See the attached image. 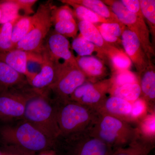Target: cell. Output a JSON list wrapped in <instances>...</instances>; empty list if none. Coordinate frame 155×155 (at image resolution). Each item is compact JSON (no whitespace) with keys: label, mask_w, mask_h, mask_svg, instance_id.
<instances>
[{"label":"cell","mask_w":155,"mask_h":155,"mask_svg":"<svg viewBox=\"0 0 155 155\" xmlns=\"http://www.w3.org/2000/svg\"><path fill=\"white\" fill-rule=\"evenodd\" d=\"M58 108V101L50 99L48 89L33 88L27 101L22 119L35 125L55 141L60 135Z\"/></svg>","instance_id":"1"},{"label":"cell","mask_w":155,"mask_h":155,"mask_svg":"<svg viewBox=\"0 0 155 155\" xmlns=\"http://www.w3.org/2000/svg\"><path fill=\"white\" fill-rule=\"evenodd\" d=\"M0 137L5 145L36 153L53 149L55 143L38 127L23 119L16 124L2 126Z\"/></svg>","instance_id":"2"},{"label":"cell","mask_w":155,"mask_h":155,"mask_svg":"<svg viewBox=\"0 0 155 155\" xmlns=\"http://www.w3.org/2000/svg\"><path fill=\"white\" fill-rule=\"evenodd\" d=\"M89 131L92 136L115 150L127 146L140 135L137 127L130 122L101 114Z\"/></svg>","instance_id":"3"},{"label":"cell","mask_w":155,"mask_h":155,"mask_svg":"<svg viewBox=\"0 0 155 155\" xmlns=\"http://www.w3.org/2000/svg\"><path fill=\"white\" fill-rule=\"evenodd\" d=\"M57 101V119L60 135H69L88 130L99 117V113L91 107L70 100Z\"/></svg>","instance_id":"4"},{"label":"cell","mask_w":155,"mask_h":155,"mask_svg":"<svg viewBox=\"0 0 155 155\" xmlns=\"http://www.w3.org/2000/svg\"><path fill=\"white\" fill-rule=\"evenodd\" d=\"M89 130L59 135L53 150L58 155H112L116 150L92 136Z\"/></svg>","instance_id":"5"},{"label":"cell","mask_w":155,"mask_h":155,"mask_svg":"<svg viewBox=\"0 0 155 155\" xmlns=\"http://www.w3.org/2000/svg\"><path fill=\"white\" fill-rule=\"evenodd\" d=\"M109 7L123 25L137 37L143 51L150 61L155 56L153 46L150 40V32L144 17L131 13L120 1H102Z\"/></svg>","instance_id":"6"},{"label":"cell","mask_w":155,"mask_h":155,"mask_svg":"<svg viewBox=\"0 0 155 155\" xmlns=\"http://www.w3.org/2000/svg\"><path fill=\"white\" fill-rule=\"evenodd\" d=\"M53 7L50 1L40 5L35 12L36 20L33 28L17 44L15 49L41 54L45 38L49 33L53 24L51 11Z\"/></svg>","instance_id":"7"},{"label":"cell","mask_w":155,"mask_h":155,"mask_svg":"<svg viewBox=\"0 0 155 155\" xmlns=\"http://www.w3.org/2000/svg\"><path fill=\"white\" fill-rule=\"evenodd\" d=\"M55 63V78L47 88L54 94L56 100L65 101L69 100L78 87L87 81V78L79 67L65 63Z\"/></svg>","instance_id":"8"},{"label":"cell","mask_w":155,"mask_h":155,"mask_svg":"<svg viewBox=\"0 0 155 155\" xmlns=\"http://www.w3.org/2000/svg\"><path fill=\"white\" fill-rule=\"evenodd\" d=\"M33 88L28 84L0 93V120L22 119Z\"/></svg>","instance_id":"9"},{"label":"cell","mask_w":155,"mask_h":155,"mask_svg":"<svg viewBox=\"0 0 155 155\" xmlns=\"http://www.w3.org/2000/svg\"><path fill=\"white\" fill-rule=\"evenodd\" d=\"M113 84V76L95 82L87 81L75 90L69 100L95 108L107 97Z\"/></svg>","instance_id":"10"},{"label":"cell","mask_w":155,"mask_h":155,"mask_svg":"<svg viewBox=\"0 0 155 155\" xmlns=\"http://www.w3.org/2000/svg\"><path fill=\"white\" fill-rule=\"evenodd\" d=\"M121 40L125 54L140 74L145 69L151 61L147 57L137 37L127 28L122 33Z\"/></svg>","instance_id":"11"},{"label":"cell","mask_w":155,"mask_h":155,"mask_svg":"<svg viewBox=\"0 0 155 155\" xmlns=\"http://www.w3.org/2000/svg\"><path fill=\"white\" fill-rule=\"evenodd\" d=\"M47 48L50 55L55 62L63 63L78 67L75 57L70 50V44L68 40L54 30L49 35L47 39Z\"/></svg>","instance_id":"12"},{"label":"cell","mask_w":155,"mask_h":155,"mask_svg":"<svg viewBox=\"0 0 155 155\" xmlns=\"http://www.w3.org/2000/svg\"><path fill=\"white\" fill-rule=\"evenodd\" d=\"M94 109L100 114L133 122L131 116L132 104L121 98L112 95L106 97Z\"/></svg>","instance_id":"13"},{"label":"cell","mask_w":155,"mask_h":155,"mask_svg":"<svg viewBox=\"0 0 155 155\" xmlns=\"http://www.w3.org/2000/svg\"><path fill=\"white\" fill-rule=\"evenodd\" d=\"M41 54L43 58L41 69L28 84L37 89L44 90L49 87L54 81L56 63L50 55L45 45H44Z\"/></svg>","instance_id":"14"},{"label":"cell","mask_w":155,"mask_h":155,"mask_svg":"<svg viewBox=\"0 0 155 155\" xmlns=\"http://www.w3.org/2000/svg\"><path fill=\"white\" fill-rule=\"evenodd\" d=\"M138 80L141 88L140 98L145 102L148 112L155 113V70L151 61L145 69L140 73Z\"/></svg>","instance_id":"15"},{"label":"cell","mask_w":155,"mask_h":155,"mask_svg":"<svg viewBox=\"0 0 155 155\" xmlns=\"http://www.w3.org/2000/svg\"><path fill=\"white\" fill-rule=\"evenodd\" d=\"M35 53L14 49L8 51H0V61L5 63L17 72L25 76L28 83L34 77L28 72L27 62Z\"/></svg>","instance_id":"16"},{"label":"cell","mask_w":155,"mask_h":155,"mask_svg":"<svg viewBox=\"0 0 155 155\" xmlns=\"http://www.w3.org/2000/svg\"><path fill=\"white\" fill-rule=\"evenodd\" d=\"M78 67L83 72L89 82L102 80L107 75V67L103 60L93 56L75 57Z\"/></svg>","instance_id":"17"},{"label":"cell","mask_w":155,"mask_h":155,"mask_svg":"<svg viewBox=\"0 0 155 155\" xmlns=\"http://www.w3.org/2000/svg\"><path fill=\"white\" fill-rule=\"evenodd\" d=\"M78 26L80 32V35L96 46L97 47L99 48L108 60V56L116 48L112 46L105 41L99 31L94 24L86 21H79Z\"/></svg>","instance_id":"18"},{"label":"cell","mask_w":155,"mask_h":155,"mask_svg":"<svg viewBox=\"0 0 155 155\" xmlns=\"http://www.w3.org/2000/svg\"><path fill=\"white\" fill-rule=\"evenodd\" d=\"M27 84L24 75L0 61V93Z\"/></svg>","instance_id":"19"},{"label":"cell","mask_w":155,"mask_h":155,"mask_svg":"<svg viewBox=\"0 0 155 155\" xmlns=\"http://www.w3.org/2000/svg\"><path fill=\"white\" fill-rule=\"evenodd\" d=\"M155 146V141L140 135L130 144L116 150L111 155H149Z\"/></svg>","instance_id":"20"},{"label":"cell","mask_w":155,"mask_h":155,"mask_svg":"<svg viewBox=\"0 0 155 155\" xmlns=\"http://www.w3.org/2000/svg\"><path fill=\"white\" fill-rule=\"evenodd\" d=\"M105 41L119 49L122 45L121 37L126 26L123 24L103 23L96 26Z\"/></svg>","instance_id":"21"},{"label":"cell","mask_w":155,"mask_h":155,"mask_svg":"<svg viewBox=\"0 0 155 155\" xmlns=\"http://www.w3.org/2000/svg\"><path fill=\"white\" fill-rule=\"evenodd\" d=\"M70 2L80 5L91 10L101 17L112 22L122 24L116 15L102 1L99 0H70Z\"/></svg>","instance_id":"22"},{"label":"cell","mask_w":155,"mask_h":155,"mask_svg":"<svg viewBox=\"0 0 155 155\" xmlns=\"http://www.w3.org/2000/svg\"><path fill=\"white\" fill-rule=\"evenodd\" d=\"M36 15L21 16L13 27L12 42L14 47L21 40L25 37L33 28L36 20Z\"/></svg>","instance_id":"23"},{"label":"cell","mask_w":155,"mask_h":155,"mask_svg":"<svg viewBox=\"0 0 155 155\" xmlns=\"http://www.w3.org/2000/svg\"><path fill=\"white\" fill-rule=\"evenodd\" d=\"M60 2L66 5L71 6L73 9L75 17H77L79 21H84L95 23H113L107 19L101 17L94 12H93L85 7L75 4L70 2V0H61Z\"/></svg>","instance_id":"24"},{"label":"cell","mask_w":155,"mask_h":155,"mask_svg":"<svg viewBox=\"0 0 155 155\" xmlns=\"http://www.w3.org/2000/svg\"><path fill=\"white\" fill-rule=\"evenodd\" d=\"M72 48L78 56H93L94 54H95L96 56L101 60H107L104 53L99 48L81 35L74 39L72 42Z\"/></svg>","instance_id":"25"},{"label":"cell","mask_w":155,"mask_h":155,"mask_svg":"<svg viewBox=\"0 0 155 155\" xmlns=\"http://www.w3.org/2000/svg\"><path fill=\"white\" fill-rule=\"evenodd\" d=\"M110 93L111 95L132 103L140 98L141 88L139 82L128 84L120 86L112 87Z\"/></svg>","instance_id":"26"},{"label":"cell","mask_w":155,"mask_h":155,"mask_svg":"<svg viewBox=\"0 0 155 155\" xmlns=\"http://www.w3.org/2000/svg\"><path fill=\"white\" fill-rule=\"evenodd\" d=\"M139 2L142 13L149 26L153 45L155 40V1L140 0Z\"/></svg>","instance_id":"27"},{"label":"cell","mask_w":155,"mask_h":155,"mask_svg":"<svg viewBox=\"0 0 155 155\" xmlns=\"http://www.w3.org/2000/svg\"><path fill=\"white\" fill-rule=\"evenodd\" d=\"M140 134L144 138L155 141V113L147 114L137 121Z\"/></svg>","instance_id":"28"},{"label":"cell","mask_w":155,"mask_h":155,"mask_svg":"<svg viewBox=\"0 0 155 155\" xmlns=\"http://www.w3.org/2000/svg\"><path fill=\"white\" fill-rule=\"evenodd\" d=\"M108 60L110 62L114 73L129 70L132 64L125 52L118 48H116L108 56Z\"/></svg>","instance_id":"29"},{"label":"cell","mask_w":155,"mask_h":155,"mask_svg":"<svg viewBox=\"0 0 155 155\" xmlns=\"http://www.w3.org/2000/svg\"><path fill=\"white\" fill-rule=\"evenodd\" d=\"M19 17L12 20L0 25V51H8L15 48L12 42V32L13 27Z\"/></svg>","instance_id":"30"},{"label":"cell","mask_w":155,"mask_h":155,"mask_svg":"<svg viewBox=\"0 0 155 155\" xmlns=\"http://www.w3.org/2000/svg\"><path fill=\"white\" fill-rule=\"evenodd\" d=\"M0 9L2 14L0 25L11 22L20 15L19 7L14 0L0 1Z\"/></svg>","instance_id":"31"},{"label":"cell","mask_w":155,"mask_h":155,"mask_svg":"<svg viewBox=\"0 0 155 155\" xmlns=\"http://www.w3.org/2000/svg\"><path fill=\"white\" fill-rule=\"evenodd\" d=\"M54 31L66 38H75L78 30L75 19L58 21L54 23Z\"/></svg>","instance_id":"32"},{"label":"cell","mask_w":155,"mask_h":155,"mask_svg":"<svg viewBox=\"0 0 155 155\" xmlns=\"http://www.w3.org/2000/svg\"><path fill=\"white\" fill-rule=\"evenodd\" d=\"M73 10L70 6L66 5L59 8L53 7L51 11V20L52 23L66 20L75 19Z\"/></svg>","instance_id":"33"},{"label":"cell","mask_w":155,"mask_h":155,"mask_svg":"<svg viewBox=\"0 0 155 155\" xmlns=\"http://www.w3.org/2000/svg\"><path fill=\"white\" fill-rule=\"evenodd\" d=\"M114 84L113 87H118L128 84L139 82L136 75L130 70L122 71L114 73L113 76Z\"/></svg>","instance_id":"34"},{"label":"cell","mask_w":155,"mask_h":155,"mask_svg":"<svg viewBox=\"0 0 155 155\" xmlns=\"http://www.w3.org/2000/svg\"><path fill=\"white\" fill-rule=\"evenodd\" d=\"M132 104L131 119L133 122H137L138 119L146 115L147 108L145 102L140 98Z\"/></svg>","instance_id":"35"},{"label":"cell","mask_w":155,"mask_h":155,"mask_svg":"<svg viewBox=\"0 0 155 155\" xmlns=\"http://www.w3.org/2000/svg\"><path fill=\"white\" fill-rule=\"evenodd\" d=\"M36 154L18 147L7 145L0 150V155H36Z\"/></svg>","instance_id":"36"},{"label":"cell","mask_w":155,"mask_h":155,"mask_svg":"<svg viewBox=\"0 0 155 155\" xmlns=\"http://www.w3.org/2000/svg\"><path fill=\"white\" fill-rule=\"evenodd\" d=\"M129 11L137 16L143 17L140 9V4L138 0H122L120 1Z\"/></svg>","instance_id":"37"},{"label":"cell","mask_w":155,"mask_h":155,"mask_svg":"<svg viewBox=\"0 0 155 155\" xmlns=\"http://www.w3.org/2000/svg\"><path fill=\"white\" fill-rule=\"evenodd\" d=\"M19 7V10L25 12V16H28L34 13V5L38 2L36 0H14Z\"/></svg>","instance_id":"38"},{"label":"cell","mask_w":155,"mask_h":155,"mask_svg":"<svg viewBox=\"0 0 155 155\" xmlns=\"http://www.w3.org/2000/svg\"><path fill=\"white\" fill-rule=\"evenodd\" d=\"M38 155H58L53 149L45 150L39 153Z\"/></svg>","instance_id":"39"},{"label":"cell","mask_w":155,"mask_h":155,"mask_svg":"<svg viewBox=\"0 0 155 155\" xmlns=\"http://www.w3.org/2000/svg\"><path fill=\"white\" fill-rule=\"evenodd\" d=\"M2 11H1V9H0V21H1V18H2Z\"/></svg>","instance_id":"40"},{"label":"cell","mask_w":155,"mask_h":155,"mask_svg":"<svg viewBox=\"0 0 155 155\" xmlns=\"http://www.w3.org/2000/svg\"><path fill=\"white\" fill-rule=\"evenodd\" d=\"M150 155V154H149Z\"/></svg>","instance_id":"41"}]
</instances>
